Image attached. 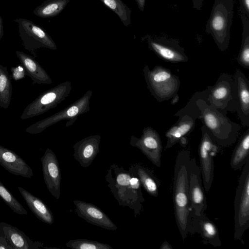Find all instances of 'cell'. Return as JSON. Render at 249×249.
<instances>
[{
	"mask_svg": "<svg viewBox=\"0 0 249 249\" xmlns=\"http://www.w3.org/2000/svg\"><path fill=\"white\" fill-rule=\"evenodd\" d=\"M249 158V128L240 139L230 160V166L234 170L241 169Z\"/></svg>",
	"mask_w": 249,
	"mask_h": 249,
	"instance_id": "484cf974",
	"label": "cell"
},
{
	"mask_svg": "<svg viewBox=\"0 0 249 249\" xmlns=\"http://www.w3.org/2000/svg\"><path fill=\"white\" fill-rule=\"evenodd\" d=\"M0 249H12L5 238L1 235H0Z\"/></svg>",
	"mask_w": 249,
	"mask_h": 249,
	"instance_id": "e575fe53",
	"label": "cell"
},
{
	"mask_svg": "<svg viewBox=\"0 0 249 249\" xmlns=\"http://www.w3.org/2000/svg\"><path fill=\"white\" fill-rule=\"evenodd\" d=\"M71 0H46L34 10V14L42 18L55 17L65 9Z\"/></svg>",
	"mask_w": 249,
	"mask_h": 249,
	"instance_id": "4316f807",
	"label": "cell"
},
{
	"mask_svg": "<svg viewBox=\"0 0 249 249\" xmlns=\"http://www.w3.org/2000/svg\"><path fill=\"white\" fill-rule=\"evenodd\" d=\"M188 193L190 216L204 214L207 210V198L204 193L200 166L195 158H191L187 167Z\"/></svg>",
	"mask_w": 249,
	"mask_h": 249,
	"instance_id": "8fae6325",
	"label": "cell"
},
{
	"mask_svg": "<svg viewBox=\"0 0 249 249\" xmlns=\"http://www.w3.org/2000/svg\"><path fill=\"white\" fill-rule=\"evenodd\" d=\"M142 40H145L148 48L164 61L172 63L188 61L184 49L176 39L147 35L142 37Z\"/></svg>",
	"mask_w": 249,
	"mask_h": 249,
	"instance_id": "7c38bea8",
	"label": "cell"
},
{
	"mask_svg": "<svg viewBox=\"0 0 249 249\" xmlns=\"http://www.w3.org/2000/svg\"><path fill=\"white\" fill-rule=\"evenodd\" d=\"M0 165L10 173L30 178L33 176L32 168L13 151L0 145Z\"/></svg>",
	"mask_w": 249,
	"mask_h": 249,
	"instance_id": "ffe728a7",
	"label": "cell"
},
{
	"mask_svg": "<svg viewBox=\"0 0 249 249\" xmlns=\"http://www.w3.org/2000/svg\"><path fill=\"white\" fill-rule=\"evenodd\" d=\"M16 54L21 65L24 68L26 74L35 84H51L53 81L49 74L35 57L21 51H17Z\"/></svg>",
	"mask_w": 249,
	"mask_h": 249,
	"instance_id": "7402d4cb",
	"label": "cell"
},
{
	"mask_svg": "<svg viewBox=\"0 0 249 249\" xmlns=\"http://www.w3.org/2000/svg\"><path fill=\"white\" fill-rule=\"evenodd\" d=\"M237 86L236 112L243 126H249V81L244 73L237 70L233 76Z\"/></svg>",
	"mask_w": 249,
	"mask_h": 249,
	"instance_id": "44dd1931",
	"label": "cell"
},
{
	"mask_svg": "<svg viewBox=\"0 0 249 249\" xmlns=\"http://www.w3.org/2000/svg\"><path fill=\"white\" fill-rule=\"evenodd\" d=\"M206 93V89L194 94L199 113V119L202 122L210 137L218 146H231L236 142L241 128L226 115L208 104L203 99Z\"/></svg>",
	"mask_w": 249,
	"mask_h": 249,
	"instance_id": "6da1fadb",
	"label": "cell"
},
{
	"mask_svg": "<svg viewBox=\"0 0 249 249\" xmlns=\"http://www.w3.org/2000/svg\"><path fill=\"white\" fill-rule=\"evenodd\" d=\"M240 13L249 18V0H239Z\"/></svg>",
	"mask_w": 249,
	"mask_h": 249,
	"instance_id": "836d02e7",
	"label": "cell"
},
{
	"mask_svg": "<svg viewBox=\"0 0 249 249\" xmlns=\"http://www.w3.org/2000/svg\"><path fill=\"white\" fill-rule=\"evenodd\" d=\"M178 117V121L165 133L167 141L165 150L172 147L181 138L190 133L194 128L197 119L191 114H184Z\"/></svg>",
	"mask_w": 249,
	"mask_h": 249,
	"instance_id": "603a6c76",
	"label": "cell"
},
{
	"mask_svg": "<svg viewBox=\"0 0 249 249\" xmlns=\"http://www.w3.org/2000/svg\"><path fill=\"white\" fill-rule=\"evenodd\" d=\"M193 2V7L197 10H200L203 5L204 0H192Z\"/></svg>",
	"mask_w": 249,
	"mask_h": 249,
	"instance_id": "d590c367",
	"label": "cell"
},
{
	"mask_svg": "<svg viewBox=\"0 0 249 249\" xmlns=\"http://www.w3.org/2000/svg\"><path fill=\"white\" fill-rule=\"evenodd\" d=\"M136 2L138 8L142 11L143 12L144 9L145 0H135Z\"/></svg>",
	"mask_w": 249,
	"mask_h": 249,
	"instance_id": "8d00e7d4",
	"label": "cell"
},
{
	"mask_svg": "<svg viewBox=\"0 0 249 249\" xmlns=\"http://www.w3.org/2000/svg\"><path fill=\"white\" fill-rule=\"evenodd\" d=\"M191 159L190 151H178L174 171L173 198L176 223L182 240L188 234L190 204L188 193L187 167Z\"/></svg>",
	"mask_w": 249,
	"mask_h": 249,
	"instance_id": "7a4b0ae2",
	"label": "cell"
},
{
	"mask_svg": "<svg viewBox=\"0 0 249 249\" xmlns=\"http://www.w3.org/2000/svg\"><path fill=\"white\" fill-rule=\"evenodd\" d=\"M101 137L98 134L87 136L73 145V156L84 168L90 166L100 151Z\"/></svg>",
	"mask_w": 249,
	"mask_h": 249,
	"instance_id": "ac0fdd59",
	"label": "cell"
},
{
	"mask_svg": "<svg viewBox=\"0 0 249 249\" xmlns=\"http://www.w3.org/2000/svg\"><path fill=\"white\" fill-rule=\"evenodd\" d=\"M12 94L11 76L7 67L0 64V108L7 109L9 107Z\"/></svg>",
	"mask_w": 249,
	"mask_h": 249,
	"instance_id": "83f0119b",
	"label": "cell"
},
{
	"mask_svg": "<svg viewBox=\"0 0 249 249\" xmlns=\"http://www.w3.org/2000/svg\"><path fill=\"white\" fill-rule=\"evenodd\" d=\"M0 235L4 237L12 249H39L43 244L31 240L21 231L9 224L0 222Z\"/></svg>",
	"mask_w": 249,
	"mask_h": 249,
	"instance_id": "d6986e66",
	"label": "cell"
},
{
	"mask_svg": "<svg viewBox=\"0 0 249 249\" xmlns=\"http://www.w3.org/2000/svg\"><path fill=\"white\" fill-rule=\"evenodd\" d=\"M240 176L234 201V239L241 240L249 227V158Z\"/></svg>",
	"mask_w": 249,
	"mask_h": 249,
	"instance_id": "ba28073f",
	"label": "cell"
},
{
	"mask_svg": "<svg viewBox=\"0 0 249 249\" xmlns=\"http://www.w3.org/2000/svg\"><path fill=\"white\" fill-rule=\"evenodd\" d=\"M14 20L18 24L23 46L34 57H37L36 51L41 48L57 49L55 43L43 28L28 19L19 18Z\"/></svg>",
	"mask_w": 249,
	"mask_h": 249,
	"instance_id": "30bf717a",
	"label": "cell"
},
{
	"mask_svg": "<svg viewBox=\"0 0 249 249\" xmlns=\"http://www.w3.org/2000/svg\"><path fill=\"white\" fill-rule=\"evenodd\" d=\"M129 171L139 179L141 185L150 195L158 196L160 182L149 169L140 164H134L130 167Z\"/></svg>",
	"mask_w": 249,
	"mask_h": 249,
	"instance_id": "d4e9b609",
	"label": "cell"
},
{
	"mask_svg": "<svg viewBox=\"0 0 249 249\" xmlns=\"http://www.w3.org/2000/svg\"><path fill=\"white\" fill-rule=\"evenodd\" d=\"M77 215L87 222L103 229L116 231V225L100 208L89 202L75 200L73 201Z\"/></svg>",
	"mask_w": 249,
	"mask_h": 249,
	"instance_id": "2e32d148",
	"label": "cell"
},
{
	"mask_svg": "<svg viewBox=\"0 0 249 249\" xmlns=\"http://www.w3.org/2000/svg\"><path fill=\"white\" fill-rule=\"evenodd\" d=\"M0 197L15 213L21 214H27L28 212L19 202L5 188L0 181Z\"/></svg>",
	"mask_w": 249,
	"mask_h": 249,
	"instance_id": "4dcf8cb0",
	"label": "cell"
},
{
	"mask_svg": "<svg viewBox=\"0 0 249 249\" xmlns=\"http://www.w3.org/2000/svg\"><path fill=\"white\" fill-rule=\"evenodd\" d=\"M66 246L73 249H112L107 244L87 239H74L68 241Z\"/></svg>",
	"mask_w": 249,
	"mask_h": 249,
	"instance_id": "1f68e13d",
	"label": "cell"
},
{
	"mask_svg": "<svg viewBox=\"0 0 249 249\" xmlns=\"http://www.w3.org/2000/svg\"><path fill=\"white\" fill-rule=\"evenodd\" d=\"M10 71L12 73V78L15 81L20 80L27 75L24 68L21 65L11 67Z\"/></svg>",
	"mask_w": 249,
	"mask_h": 249,
	"instance_id": "d6a6232c",
	"label": "cell"
},
{
	"mask_svg": "<svg viewBox=\"0 0 249 249\" xmlns=\"http://www.w3.org/2000/svg\"><path fill=\"white\" fill-rule=\"evenodd\" d=\"M171 104L172 105H175L176 104L179 100V96L178 94H176L172 98Z\"/></svg>",
	"mask_w": 249,
	"mask_h": 249,
	"instance_id": "ab89813d",
	"label": "cell"
},
{
	"mask_svg": "<svg viewBox=\"0 0 249 249\" xmlns=\"http://www.w3.org/2000/svg\"><path fill=\"white\" fill-rule=\"evenodd\" d=\"M204 100L224 114L236 111L237 86L234 77L227 73L221 74L214 85L207 89Z\"/></svg>",
	"mask_w": 249,
	"mask_h": 249,
	"instance_id": "8992f818",
	"label": "cell"
},
{
	"mask_svg": "<svg viewBox=\"0 0 249 249\" xmlns=\"http://www.w3.org/2000/svg\"><path fill=\"white\" fill-rule=\"evenodd\" d=\"M233 0H214L205 31L222 51L228 48L233 18Z\"/></svg>",
	"mask_w": 249,
	"mask_h": 249,
	"instance_id": "277c9868",
	"label": "cell"
},
{
	"mask_svg": "<svg viewBox=\"0 0 249 249\" xmlns=\"http://www.w3.org/2000/svg\"><path fill=\"white\" fill-rule=\"evenodd\" d=\"M130 144L140 149L156 166H161L162 147L161 140L157 132L151 127L143 128L140 138L130 137Z\"/></svg>",
	"mask_w": 249,
	"mask_h": 249,
	"instance_id": "5bb4252c",
	"label": "cell"
},
{
	"mask_svg": "<svg viewBox=\"0 0 249 249\" xmlns=\"http://www.w3.org/2000/svg\"><path fill=\"white\" fill-rule=\"evenodd\" d=\"M243 31L241 46L237 61L245 69L249 68V18L241 13Z\"/></svg>",
	"mask_w": 249,
	"mask_h": 249,
	"instance_id": "f1b7e54d",
	"label": "cell"
},
{
	"mask_svg": "<svg viewBox=\"0 0 249 249\" xmlns=\"http://www.w3.org/2000/svg\"><path fill=\"white\" fill-rule=\"evenodd\" d=\"M188 233H199L205 244H210L214 247L221 246L218 230L215 224L205 214L190 216Z\"/></svg>",
	"mask_w": 249,
	"mask_h": 249,
	"instance_id": "e0dca14e",
	"label": "cell"
},
{
	"mask_svg": "<svg viewBox=\"0 0 249 249\" xmlns=\"http://www.w3.org/2000/svg\"><path fill=\"white\" fill-rule=\"evenodd\" d=\"M100 0L118 16L125 26L130 24L131 10L122 0Z\"/></svg>",
	"mask_w": 249,
	"mask_h": 249,
	"instance_id": "f546056e",
	"label": "cell"
},
{
	"mask_svg": "<svg viewBox=\"0 0 249 249\" xmlns=\"http://www.w3.org/2000/svg\"><path fill=\"white\" fill-rule=\"evenodd\" d=\"M3 36V22L0 16V40Z\"/></svg>",
	"mask_w": 249,
	"mask_h": 249,
	"instance_id": "f35d334b",
	"label": "cell"
},
{
	"mask_svg": "<svg viewBox=\"0 0 249 249\" xmlns=\"http://www.w3.org/2000/svg\"><path fill=\"white\" fill-rule=\"evenodd\" d=\"M71 89V82L67 80L42 92L26 107L20 118L28 119L56 107L69 96Z\"/></svg>",
	"mask_w": 249,
	"mask_h": 249,
	"instance_id": "9c48e42d",
	"label": "cell"
},
{
	"mask_svg": "<svg viewBox=\"0 0 249 249\" xmlns=\"http://www.w3.org/2000/svg\"><path fill=\"white\" fill-rule=\"evenodd\" d=\"M160 249H172V246L166 241H164L161 245Z\"/></svg>",
	"mask_w": 249,
	"mask_h": 249,
	"instance_id": "74e56055",
	"label": "cell"
},
{
	"mask_svg": "<svg viewBox=\"0 0 249 249\" xmlns=\"http://www.w3.org/2000/svg\"><path fill=\"white\" fill-rule=\"evenodd\" d=\"M44 180L51 195L58 200L60 197L61 181L59 162L54 153L48 148L41 158Z\"/></svg>",
	"mask_w": 249,
	"mask_h": 249,
	"instance_id": "9a60e30c",
	"label": "cell"
},
{
	"mask_svg": "<svg viewBox=\"0 0 249 249\" xmlns=\"http://www.w3.org/2000/svg\"><path fill=\"white\" fill-rule=\"evenodd\" d=\"M105 178L119 205L132 209L135 217L139 215L144 199L139 179L115 163L110 165Z\"/></svg>",
	"mask_w": 249,
	"mask_h": 249,
	"instance_id": "3957f363",
	"label": "cell"
},
{
	"mask_svg": "<svg viewBox=\"0 0 249 249\" xmlns=\"http://www.w3.org/2000/svg\"><path fill=\"white\" fill-rule=\"evenodd\" d=\"M201 130L202 135L199 147L200 168L204 189L208 192L213 179V157L221 147L213 141L204 125Z\"/></svg>",
	"mask_w": 249,
	"mask_h": 249,
	"instance_id": "4fadbf2b",
	"label": "cell"
},
{
	"mask_svg": "<svg viewBox=\"0 0 249 249\" xmlns=\"http://www.w3.org/2000/svg\"><path fill=\"white\" fill-rule=\"evenodd\" d=\"M18 188L28 207L37 218L47 224L52 225L54 222L53 215L44 202L24 188L19 186Z\"/></svg>",
	"mask_w": 249,
	"mask_h": 249,
	"instance_id": "cb8c5ba5",
	"label": "cell"
},
{
	"mask_svg": "<svg viewBox=\"0 0 249 249\" xmlns=\"http://www.w3.org/2000/svg\"><path fill=\"white\" fill-rule=\"evenodd\" d=\"M142 71L147 88L159 102L169 100L178 94L180 80L168 69L156 66L151 70L145 65Z\"/></svg>",
	"mask_w": 249,
	"mask_h": 249,
	"instance_id": "5b68a950",
	"label": "cell"
},
{
	"mask_svg": "<svg viewBox=\"0 0 249 249\" xmlns=\"http://www.w3.org/2000/svg\"><path fill=\"white\" fill-rule=\"evenodd\" d=\"M92 91L89 90L79 99L63 109L37 121L27 127L25 131L31 134L41 133L47 128L63 120H66L65 126L70 127L76 121L79 116L90 110V100Z\"/></svg>",
	"mask_w": 249,
	"mask_h": 249,
	"instance_id": "52a82bcc",
	"label": "cell"
}]
</instances>
